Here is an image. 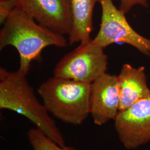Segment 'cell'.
<instances>
[{"label":"cell","instance_id":"obj_6","mask_svg":"<svg viewBox=\"0 0 150 150\" xmlns=\"http://www.w3.org/2000/svg\"><path fill=\"white\" fill-rule=\"evenodd\" d=\"M118 139L128 150L150 142V93L128 108L119 111L114 120Z\"/></svg>","mask_w":150,"mask_h":150},{"label":"cell","instance_id":"obj_3","mask_svg":"<svg viewBox=\"0 0 150 150\" xmlns=\"http://www.w3.org/2000/svg\"><path fill=\"white\" fill-rule=\"evenodd\" d=\"M91 84L54 76L38 93L49 113L65 123L78 126L90 115Z\"/></svg>","mask_w":150,"mask_h":150},{"label":"cell","instance_id":"obj_7","mask_svg":"<svg viewBox=\"0 0 150 150\" xmlns=\"http://www.w3.org/2000/svg\"><path fill=\"white\" fill-rule=\"evenodd\" d=\"M16 7L54 32L69 35L72 25L70 0H15Z\"/></svg>","mask_w":150,"mask_h":150},{"label":"cell","instance_id":"obj_9","mask_svg":"<svg viewBox=\"0 0 150 150\" xmlns=\"http://www.w3.org/2000/svg\"><path fill=\"white\" fill-rule=\"evenodd\" d=\"M117 78L120 96L119 111L128 108L150 93L144 66L136 68L125 64Z\"/></svg>","mask_w":150,"mask_h":150},{"label":"cell","instance_id":"obj_10","mask_svg":"<svg viewBox=\"0 0 150 150\" xmlns=\"http://www.w3.org/2000/svg\"><path fill=\"white\" fill-rule=\"evenodd\" d=\"M98 2L99 0H70L72 25L68 35L69 44L91 41L93 9Z\"/></svg>","mask_w":150,"mask_h":150},{"label":"cell","instance_id":"obj_5","mask_svg":"<svg viewBox=\"0 0 150 150\" xmlns=\"http://www.w3.org/2000/svg\"><path fill=\"white\" fill-rule=\"evenodd\" d=\"M98 2L102 9L101 21L99 31L92 40L93 43L103 48L113 43H126L150 57V38L134 30L126 14L116 7L112 0H99Z\"/></svg>","mask_w":150,"mask_h":150},{"label":"cell","instance_id":"obj_13","mask_svg":"<svg viewBox=\"0 0 150 150\" xmlns=\"http://www.w3.org/2000/svg\"><path fill=\"white\" fill-rule=\"evenodd\" d=\"M120 10L126 14L131 9L136 5H141L144 7H148L149 0H120Z\"/></svg>","mask_w":150,"mask_h":150},{"label":"cell","instance_id":"obj_8","mask_svg":"<svg viewBox=\"0 0 150 150\" xmlns=\"http://www.w3.org/2000/svg\"><path fill=\"white\" fill-rule=\"evenodd\" d=\"M120 96L117 78L105 73L91 84L90 115L101 126L115 120L119 112Z\"/></svg>","mask_w":150,"mask_h":150},{"label":"cell","instance_id":"obj_12","mask_svg":"<svg viewBox=\"0 0 150 150\" xmlns=\"http://www.w3.org/2000/svg\"><path fill=\"white\" fill-rule=\"evenodd\" d=\"M16 7L15 0H0V23L3 25L11 12Z\"/></svg>","mask_w":150,"mask_h":150},{"label":"cell","instance_id":"obj_11","mask_svg":"<svg viewBox=\"0 0 150 150\" xmlns=\"http://www.w3.org/2000/svg\"><path fill=\"white\" fill-rule=\"evenodd\" d=\"M28 142L33 150H76L71 146L61 147L50 139L39 129H30L27 132Z\"/></svg>","mask_w":150,"mask_h":150},{"label":"cell","instance_id":"obj_1","mask_svg":"<svg viewBox=\"0 0 150 150\" xmlns=\"http://www.w3.org/2000/svg\"><path fill=\"white\" fill-rule=\"evenodd\" d=\"M7 46L16 48L20 56L18 71L27 75L32 61L38 60L43 49L50 46H67L64 35L39 24L27 13L16 7L0 31V50Z\"/></svg>","mask_w":150,"mask_h":150},{"label":"cell","instance_id":"obj_2","mask_svg":"<svg viewBox=\"0 0 150 150\" xmlns=\"http://www.w3.org/2000/svg\"><path fill=\"white\" fill-rule=\"evenodd\" d=\"M26 76L18 70L8 71L1 67L0 108L25 116L50 139L64 147L63 134L43 104L38 101Z\"/></svg>","mask_w":150,"mask_h":150},{"label":"cell","instance_id":"obj_4","mask_svg":"<svg viewBox=\"0 0 150 150\" xmlns=\"http://www.w3.org/2000/svg\"><path fill=\"white\" fill-rule=\"evenodd\" d=\"M103 49L92 40L80 43L59 60L54 67V76L92 83L106 72L108 58Z\"/></svg>","mask_w":150,"mask_h":150}]
</instances>
